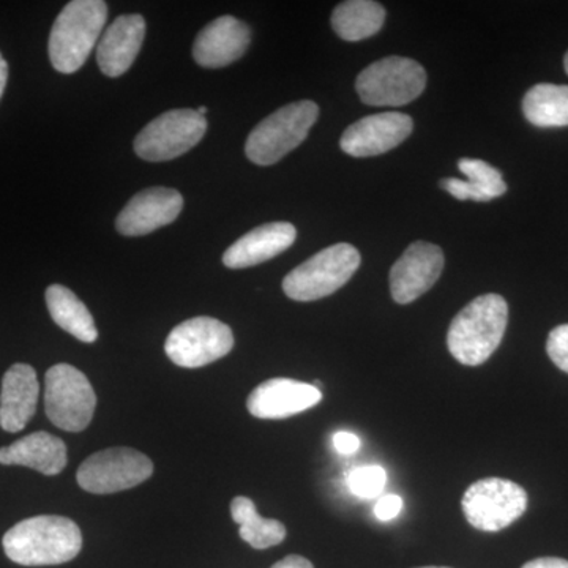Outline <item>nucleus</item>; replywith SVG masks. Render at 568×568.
I'll return each mask as SVG.
<instances>
[{
    "label": "nucleus",
    "mask_w": 568,
    "mask_h": 568,
    "mask_svg": "<svg viewBox=\"0 0 568 568\" xmlns=\"http://www.w3.org/2000/svg\"><path fill=\"white\" fill-rule=\"evenodd\" d=\"M2 545L7 558L20 566H59L80 555L82 534L69 518L40 515L14 525Z\"/></svg>",
    "instance_id": "1"
},
{
    "label": "nucleus",
    "mask_w": 568,
    "mask_h": 568,
    "mask_svg": "<svg viewBox=\"0 0 568 568\" xmlns=\"http://www.w3.org/2000/svg\"><path fill=\"white\" fill-rule=\"evenodd\" d=\"M7 80H9V65L0 54V99H2L3 91H6Z\"/></svg>",
    "instance_id": "32"
},
{
    "label": "nucleus",
    "mask_w": 568,
    "mask_h": 568,
    "mask_svg": "<svg viewBox=\"0 0 568 568\" xmlns=\"http://www.w3.org/2000/svg\"><path fill=\"white\" fill-rule=\"evenodd\" d=\"M361 263V253L355 246H327L286 275L283 280L284 294L297 302L328 297L353 278Z\"/></svg>",
    "instance_id": "5"
},
{
    "label": "nucleus",
    "mask_w": 568,
    "mask_h": 568,
    "mask_svg": "<svg viewBox=\"0 0 568 568\" xmlns=\"http://www.w3.org/2000/svg\"><path fill=\"white\" fill-rule=\"evenodd\" d=\"M386 21V10L372 0H347L332 13V28L339 39L361 41L376 36Z\"/></svg>",
    "instance_id": "23"
},
{
    "label": "nucleus",
    "mask_w": 568,
    "mask_h": 568,
    "mask_svg": "<svg viewBox=\"0 0 568 568\" xmlns=\"http://www.w3.org/2000/svg\"><path fill=\"white\" fill-rule=\"evenodd\" d=\"M47 305L52 321L82 343L99 338L95 321L84 302L62 284H51L47 290Z\"/></svg>",
    "instance_id": "22"
},
{
    "label": "nucleus",
    "mask_w": 568,
    "mask_h": 568,
    "mask_svg": "<svg viewBox=\"0 0 568 568\" xmlns=\"http://www.w3.org/2000/svg\"><path fill=\"white\" fill-rule=\"evenodd\" d=\"M153 463L129 447L106 448L85 459L78 469V484L93 495H111L138 487L151 478Z\"/></svg>",
    "instance_id": "10"
},
{
    "label": "nucleus",
    "mask_w": 568,
    "mask_h": 568,
    "mask_svg": "<svg viewBox=\"0 0 568 568\" xmlns=\"http://www.w3.org/2000/svg\"><path fill=\"white\" fill-rule=\"evenodd\" d=\"M458 170L466 175V181L444 179L440 181V189L459 201L487 203L507 192L503 174L484 160L462 159L458 162Z\"/></svg>",
    "instance_id": "21"
},
{
    "label": "nucleus",
    "mask_w": 568,
    "mask_h": 568,
    "mask_svg": "<svg viewBox=\"0 0 568 568\" xmlns=\"http://www.w3.org/2000/svg\"><path fill=\"white\" fill-rule=\"evenodd\" d=\"M183 209L182 194L174 189L153 186L134 194L119 213L115 227L126 237L151 234L175 222Z\"/></svg>",
    "instance_id": "14"
},
{
    "label": "nucleus",
    "mask_w": 568,
    "mask_h": 568,
    "mask_svg": "<svg viewBox=\"0 0 568 568\" xmlns=\"http://www.w3.org/2000/svg\"><path fill=\"white\" fill-rule=\"evenodd\" d=\"M347 481L355 496L372 499L379 496L386 488L387 474L381 466L355 467Z\"/></svg>",
    "instance_id": "26"
},
{
    "label": "nucleus",
    "mask_w": 568,
    "mask_h": 568,
    "mask_svg": "<svg viewBox=\"0 0 568 568\" xmlns=\"http://www.w3.org/2000/svg\"><path fill=\"white\" fill-rule=\"evenodd\" d=\"M523 568H568V560L560 558H538L525 564Z\"/></svg>",
    "instance_id": "30"
},
{
    "label": "nucleus",
    "mask_w": 568,
    "mask_h": 568,
    "mask_svg": "<svg viewBox=\"0 0 568 568\" xmlns=\"http://www.w3.org/2000/svg\"><path fill=\"white\" fill-rule=\"evenodd\" d=\"M196 111H197V114L203 115V118H205V114H207V108H205V106L197 108Z\"/></svg>",
    "instance_id": "33"
},
{
    "label": "nucleus",
    "mask_w": 568,
    "mask_h": 568,
    "mask_svg": "<svg viewBox=\"0 0 568 568\" xmlns=\"http://www.w3.org/2000/svg\"><path fill=\"white\" fill-rule=\"evenodd\" d=\"M231 515L239 525V534L254 549L276 547L286 538V528L276 519L261 518L252 499L234 497Z\"/></svg>",
    "instance_id": "25"
},
{
    "label": "nucleus",
    "mask_w": 568,
    "mask_h": 568,
    "mask_svg": "<svg viewBox=\"0 0 568 568\" xmlns=\"http://www.w3.org/2000/svg\"><path fill=\"white\" fill-rule=\"evenodd\" d=\"M317 115L320 106L310 100L280 108L250 133L245 144L250 162L260 166L278 163L306 140Z\"/></svg>",
    "instance_id": "4"
},
{
    "label": "nucleus",
    "mask_w": 568,
    "mask_h": 568,
    "mask_svg": "<svg viewBox=\"0 0 568 568\" xmlns=\"http://www.w3.org/2000/svg\"><path fill=\"white\" fill-rule=\"evenodd\" d=\"M564 67H566V71H567V74H568V52L566 54V59H564Z\"/></svg>",
    "instance_id": "34"
},
{
    "label": "nucleus",
    "mask_w": 568,
    "mask_h": 568,
    "mask_svg": "<svg viewBox=\"0 0 568 568\" xmlns=\"http://www.w3.org/2000/svg\"><path fill=\"white\" fill-rule=\"evenodd\" d=\"M252 31L244 21L220 17L197 33L193 58L204 69H223L239 61L248 50Z\"/></svg>",
    "instance_id": "16"
},
{
    "label": "nucleus",
    "mask_w": 568,
    "mask_h": 568,
    "mask_svg": "<svg viewBox=\"0 0 568 568\" xmlns=\"http://www.w3.org/2000/svg\"><path fill=\"white\" fill-rule=\"evenodd\" d=\"M528 500V493L515 481L488 477L466 489L462 506L473 528L499 532L525 515Z\"/></svg>",
    "instance_id": "8"
},
{
    "label": "nucleus",
    "mask_w": 568,
    "mask_h": 568,
    "mask_svg": "<svg viewBox=\"0 0 568 568\" xmlns=\"http://www.w3.org/2000/svg\"><path fill=\"white\" fill-rule=\"evenodd\" d=\"M323 399L320 388L301 381L275 377L265 381L248 396L246 407L253 417L282 420L305 413Z\"/></svg>",
    "instance_id": "15"
},
{
    "label": "nucleus",
    "mask_w": 568,
    "mask_h": 568,
    "mask_svg": "<svg viewBox=\"0 0 568 568\" xmlns=\"http://www.w3.org/2000/svg\"><path fill=\"white\" fill-rule=\"evenodd\" d=\"M508 305L499 294L474 298L452 321L447 334L450 354L467 366L485 364L503 343L507 331Z\"/></svg>",
    "instance_id": "2"
},
{
    "label": "nucleus",
    "mask_w": 568,
    "mask_h": 568,
    "mask_svg": "<svg viewBox=\"0 0 568 568\" xmlns=\"http://www.w3.org/2000/svg\"><path fill=\"white\" fill-rule=\"evenodd\" d=\"M207 121L196 110L164 112L149 122L134 140V152L145 162H170L203 140Z\"/></svg>",
    "instance_id": "9"
},
{
    "label": "nucleus",
    "mask_w": 568,
    "mask_h": 568,
    "mask_svg": "<svg viewBox=\"0 0 568 568\" xmlns=\"http://www.w3.org/2000/svg\"><path fill=\"white\" fill-rule=\"evenodd\" d=\"M145 37L141 14H123L102 33L97 44V63L106 77L118 78L130 70Z\"/></svg>",
    "instance_id": "17"
},
{
    "label": "nucleus",
    "mask_w": 568,
    "mask_h": 568,
    "mask_svg": "<svg viewBox=\"0 0 568 568\" xmlns=\"http://www.w3.org/2000/svg\"><path fill=\"white\" fill-rule=\"evenodd\" d=\"M413 129L410 115L395 111L381 112L347 126L339 145L343 152L355 159L383 155L407 140Z\"/></svg>",
    "instance_id": "12"
},
{
    "label": "nucleus",
    "mask_w": 568,
    "mask_h": 568,
    "mask_svg": "<svg viewBox=\"0 0 568 568\" xmlns=\"http://www.w3.org/2000/svg\"><path fill=\"white\" fill-rule=\"evenodd\" d=\"M523 112L540 129L568 126V85L537 84L525 95Z\"/></svg>",
    "instance_id": "24"
},
{
    "label": "nucleus",
    "mask_w": 568,
    "mask_h": 568,
    "mask_svg": "<svg viewBox=\"0 0 568 568\" xmlns=\"http://www.w3.org/2000/svg\"><path fill=\"white\" fill-rule=\"evenodd\" d=\"M426 88V71L409 58L381 59L358 74L355 89L369 106H403L414 102Z\"/></svg>",
    "instance_id": "7"
},
{
    "label": "nucleus",
    "mask_w": 568,
    "mask_h": 568,
    "mask_svg": "<svg viewBox=\"0 0 568 568\" xmlns=\"http://www.w3.org/2000/svg\"><path fill=\"white\" fill-rule=\"evenodd\" d=\"M234 335L230 325L213 317L200 316L179 324L168 336V357L182 368H200L220 361L233 351Z\"/></svg>",
    "instance_id": "11"
},
{
    "label": "nucleus",
    "mask_w": 568,
    "mask_h": 568,
    "mask_svg": "<svg viewBox=\"0 0 568 568\" xmlns=\"http://www.w3.org/2000/svg\"><path fill=\"white\" fill-rule=\"evenodd\" d=\"M547 353L552 364L568 373V324L552 328L548 336Z\"/></svg>",
    "instance_id": "27"
},
{
    "label": "nucleus",
    "mask_w": 568,
    "mask_h": 568,
    "mask_svg": "<svg viewBox=\"0 0 568 568\" xmlns=\"http://www.w3.org/2000/svg\"><path fill=\"white\" fill-rule=\"evenodd\" d=\"M106 18L108 6L103 0L67 3L52 26L48 44L52 67L65 74L80 70L102 39Z\"/></svg>",
    "instance_id": "3"
},
{
    "label": "nucleus",
    "mask_w": 568,
    "mask_h": 568,
    "mask_svg": "<svg viewBox=\"0 0 568 568\" xmlns=\"http://www.w3.org/2000/svg\"><path fill=\"white\" fill-rule=\"evenodd\" d=\"M444 271V253L428 242H414L390 271V293L396 304H410L435 286Z\"/></svg>",
    "instance_id": "13"
},
{
    "label": "nucleus",
    "mask_w": 568,
    "mask_h": 568,
    "mask_svg": "<svg viewBox=\"0 0 568 568\" xmlns=\"http://www.w3.org/2000/svg\"><path fill=\"white\" fill-rule=\"evenodd\" d=\"M403 510V499L396 495H387L377 500L375 515L379 521H392Z\"/></svg>",
    "instance_id": "28"
},
{
    "label": "nucleus",
    "mask_w": 568,
    "mask_h": 568,
    "mask_svg": "<svg viewBox=\"0 0 568 568\" xmlns=\"http://www.w3.org/2000/svg\"><path fill=\"white\" fill-rule=\"evenodd\" d=\"M271 568H315L304 556L291 555L276 562Z\"/></svg>",
    "instance_id": "31"
},
{
    "label": "nucleus",
    "mask_w": 568,
    "mask_h": 568,
    "mask_svg": "<svg viewBox=\"0 0 568 568\" xmlns=\"http://www.w3.org/2000/svg\"><path fill=\"white\" fill-rule=\"evenodd\" d=\"M40 386L31 365L14 364L3 375L0 392V426L9 433H20L36 416Z\"/></svg>",
    "instance_id": "18"
},
{
    "label": "nucleus",
    "mask_w": 568,
    "mask_h": 568,
    "mask_svg": "<svg viewBox=\"0 0 568 568\" xmlns=\"http://www.w3.org/2000/svg\"><path fill=\"white\" fill-rule=\"evenodd\" d=\"M297 231L291 223L275 222L254 227L234 242L223 254L227 268H246L263 264L293 246Z\"/></svg>",
    "instance_id": "19"
},
{
    "label": "nucleus",
    "mask_w": 568,
    "mask_h": 568,
    "mask_svg": "<svg viewBox=\"0 0 568 568\" xmlns=\"http://www.w3.org/2000/svg\"><path fill=\"white\" fill-rule=\"evenodd\" d=\"M0 465L26 466L43 476H58L67 466V446L61 437L37 432L0 448Z\"/></svg>",
    "instance_id": "20"
},
{
    "label": "nucleus",
    "mask_w": 568,
    "mask_h": 568,
    "mask_svg": "<svg viewBox=\"0 0 568 568\" xmlns=\"http://www.w3.org/2000/svg\"><path fill=\"white\" fill-rule=\"evenodd\" d=\"M97 407V395L88 377L69 364L51 366L44 376V409L63 432L88 428Z\"/></svg>",
    "instance_id": "6"
},
{
    "label": "nucleus",
    "mask_w": 568,
    "mask_h": 568,
    "mask_svg": "<svg viewBox=\"0 0 568 568\" xmlns=\"http://www.w3.org/2000/svg\"><path fill=\"white\" fill-rule=\"evenodd\" d=\"M334 446L342 455H353L361 448V439L353 433L339 432L334 436Z\"/></svg>",
    "instance_id": "29"
},
{
    "label": "nucleus",
    "mask_w": 568,
    "mask_h": 568,
    "mask_svg": "<svg viewBox=\"0 0 568 568\" xmlns=\"http://www.w3.org/2000/svg\"><path fill=\"white\" fill-rule=\"evenodd\" d=\"M418 568H448V567H418Z\"/></svg>",
    "instance_id": "35"
}]
</instances>
